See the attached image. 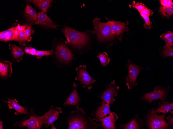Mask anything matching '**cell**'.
Masks as SVG:
<instances>
[{"instance_id": "2e32d148", "label": "cell", "mask_w": 173, "mask_h": 129, "mask_svg": "<svg viewBox=\"0 0 173 129\" xmlns=\"http://www.w3.org/2000/svg\"><path fill=\"white\" fill-rule=\"evenodd\" d=\"M74 89L70 93L68 97L64 101L63 106H74L77 108L79 107V103L81 100L77 90V84L75 82L73 83Z\"/></svg>"}, {"instance_id": "74e56055", "label": "cell", "mask_w": 173, "mask_h": 129, "mask_svg": "<svg viewBox=\"0 0 173 129\" xmlns=\"http://www.w3.org/2000/svg\"><path fill=\"white\" fill-rule=\"evenodd\" d=\"M140 15L144 19V18H145L147 16V15H146L143 14V13H140Z\"/></svg>"}, {"instance_id": "6da1fadb", "label": "cell", "mask_w": 173, "mask_h": 129, "mask_svg": "<svg viewBox=\"0 0 173 129\" xmlns=\"http://www.w3.org/2000/svg\"><path fill=\"white\" fill-rule=\"evenodd\" d=\"M68 116V129H96L102 126L101 124L96 123L87 116L82 108L70 112Z\"/></svg>"}, {"instance_id": "7a4b0ae2", "label": "cell", "mask_w": 173, "mask_h": 129, "mask_svg": "<svg viewBox=\"0 0 173 129\" xmlns=\"http://www.w3.org/2000/svg\"><path fill=\"white\" fill-rule=\"evenodd\" d=\"M156 112L154 108L147 109L142 119L148 129H171L173 128L164 119V114L160 115Z\"/></svg>"}, {"instance_id": "ac0fdd59", "label": "cell", "mask_w": 173, "mask_h": 129, "mask_svg": "<svg viewBox=\"0 0 173 129\" xmlns=\"http://www.w3.org/2000/svg\"><path fill=\"white\" fill-rule=\"evenodd\" d=\"M1 100L8 104V105L10 109H14L16 111L14 113L15 115H17L18 114H21L27 115L29 113L28 111L27 108L19 105L18 103V101L16 99H10L8 98L7 101L2 100Z\"/></svg>"}, {"instance_id": "83f0119b", "label": "cell", "mask_w": 173, "mask_h": 129, "mask_svg": "<svg viewBox=\"0 0 173 129\" xmlns=\"http://www.w3.org/2000/svg\"><path fill=\"white\" fill-rule=\"evenodd\" d=\"M97 57L99 58L102 65L105 66L109 62L110 58L106 52L99 53Z\"/></svg>"}, {"instance_id": "f546056e", "label": "cell", "mask_w": 173, "mask_h": 129, "mask_svg": "<svg viewBox=\"0 0 173 129\" xmlns=\"http://www.w3.org/2000/svg\"><path fill=\"white\" fill-rule=\"evenodd\" d=\"M34 31L33 28L31 25H27L25 32V35L27 42L31 40L32 39L31 35L33 33Z\"/></svg>"}, {"instance_id": "d590c367", "label": "cell", "mask_w": 173, "mask_h": 129, "mask_svg": "<svg viewBox=\"0 0 173 129\" xmlns=\"http://www.w3.org/2000/svg\"><path fill=\"white\" fill-rule=\"evenodd\" d=\"M165 44L170 46H173V36L164 39Z\"/></svg>"}, {"instance_id": "9a60e30c", "label": "cell", "mask_w": 173, "mask_h": 129, "mask_svg": "<svg viewBox=\"0 0 173 129\" xmlns=\"http://www.w3.org/2000/svg\"><path fill=\"white\" fill-rule=\"evenodd\" d=\"M130 121L125 124L119 125L121 129H145L143 126L145 125L142 119H141L137 114Z\"/></svg>"}, {"instance_id": "5b68a950", "label": "cell", "mask_w": 173, "mask_h": 129, "mask_svg": "<svg viewBox=\"0 0 173 129\" xmlns=\"http://www.w3.org/2000/svg\"><path fill=\"white\" fill-rule=\"evenodd\" d=\"M45 121L44 115L41 116L36 114L32 107L30 112L26 116L17 121L14 125L16 127H23L28 129H40Z\"/></svg>"}, {"instance_id": "3957f363", "label": "cell", "mask_w": 173, "mask_h": 129, "mask_svg": "<svg viewBox=\"0 0 173 129\" xmlns=\"http://www.w3.org/2000/svg\"><path fill=\"white\" fill-rule=\"evenodd\" d=\"M106 18L107 21L106 22H101L99 18H95L93 21L94 30L91 31L93 34L96 35L98 41L103 42L111 41L115 39L113 35L109 19L107 18Z\"/></svg>"}, {"instance_id": "f35d334b", "label": "cell", "mask_w": 173, "mask_h": 129, "mask_svg": "<svg viewBox=\"0 0 173 129\" xmlns=\"http://www.w3.org/2000/svg\"><path fill=\"white\" fill-rule=\"evenodd\" d=\"M3 121H0V129H3Z\"/></svg>"}, {"instance_id": "9c48e42d", "label": "cell", "mask_w": 173, "mask_h": 129, "mask_svg": "<svg viewBox=\"0 0 173 129\" xmlns=\"http://www.w3.org/2000/svg\"><path fill=\"white\" fill-rule=\"evenodd\" d=\"M119 88V86L116 85L114 80L110 84L106 86L105 89L98 96V97L102 101L109 104H112L115 101L114 97L117 96Z\"/></svg>"}, {"instance_id": "cb8c5ba5", "label": "cell", "mask_w": 173, "mask_h": 129, "mask_svg": "<svg viewBox=\"0 0 173 129\" xmlns=\"http://www.w3.org/2000/svg\"><path fill=\"white\" fill-rule=\"evenodd\" d=\"M24 12L25 16L28 21L34 23L36 21L37 14L35 10L31 6L27 4Z\"/></svg>"}, {"instance_id": "d6a6232c", "label": "cell", "mask_w": 173, "mask_h": 129, "mask_svg": "<svg viewBox=\"0 0 173 129\" xmlns=\"http://www.w3.org/2000/svg\"><path fill=\"white\" fill-rule=\"evenodd\" d=\"M160 2L161 5L165 7H169L173 5L171 0H160Z\"/></svg>"}, {"instance_id": "52a82bcc", "label": "cell", "mask_w": 173, "mask_h": 129, "mask_svg": "<svg viewBox=\"0 0 173 129\" xmlns=\"http://www.w3.org/2000/svg\"><path fill=\"white\" fill-rule=\"evenodd\" d=\"M128 74L126 76V84L129 89L134 88L137 85L136 80L140 72L144 68L128 59L126 65Z\"/></svg>"}, {"instance_id": "f1b7e54d", "label": "cell", "mask_w": 173, "mask_h": 129, "mask_svg": "<svg viewBox=\"0 0 173 129\" xmlns=\"http://www.w3.org/2000/svg\"><path fill=\"white\" fill-rule=\"evenodd\" d=\"M26 29L19 32L17 37L15 40L18 42L19 44L21 45L24 46L27 42L25 35Z\"/></svg>"}, {"instance_id": "8d00e7d4", "label": "cell", "mask_w": 173, "mask_h": 129, "mask_svg": "<svg viewBox=\"0 0 173 129\" xmlns=\"http://www.w3.org/2000/svg\"><path fill=\"white\" fill-rule=\"evenodd\" d=\"M173 114L170 115L169 114L168 116L167 117H165L167 120L168 121L167 122L169 123L171 125L173 126Z\"/></svg>"}, {"instance_id": "30bf717a", "label": "cell", "mask_w": 173, "mask_h": 129, "mask_svg": "<svg viewBox=\"0 0 173 129\" xmlns=\"http://www.w3.org/2000/svg\"><path fill=\"white\" fill-rule=\"evenodd\" d=\"M109 21L114 38L121 41L125 32L128 33L129 30L128 27V22H123L113 20L111 21L109 20Z\"/></svg>"}, {"instance_id": "5bb4252c", "label": "cell", "mask_w": 173, "mask_h": 129, "mask_svg": "<svg viewBox=\"0 0 173 129\" xmlns=\"http://www.w3.org/2000/svg\"><path fill=\"white\" fill-rule=\"evenodd\" d=\"M118 118V116L116 113L111 111L108 115L101 119L102 128L105 129H116V123Z\"/></svg>"}, {"instance_id": "4fadbf2b", "label": "cell", "mask_w": 173, "mask_h": 129, "mask_svg": "<svg viewBox=\"0 0 173 129\" xmlns=\"http://www.w3.org/2000/svg\"><path fill=\"white\" fill-rule=\"evenodd\" d=\"M110 104L105 102L102 101L97 106L96 108L91 113L93 120L99 122L100 119L108 115L111 113Z\"/></svg>"}, {"instance_id": "e575fe53", "label": "cell", "mask_w": 173, "mask_h": 129, "mask_svg": "<svg viewBox=\"0 0 173 129\" xmlns=\"http://www.w3.org/2000/svg\"><path fill=\"white\" fill-rule=\"evenodd\" d=\"M173 36V33L171 31H168L164 33H163L160 36L162 39L166 38L169 37Z\"/></svg>"}, {"instance_id": "7c38bea8", "label": "cell", "mask_w": 173, "mask_h": 129, "mask_svg": "<svg viewBox=\"0 0 173 129\" xmlns=\"http://www.w3.org/2000/svg\"><path fill=\"white\" fill-rule=\"evenodd\" d=\"M62 112V109L60 108L51 106L48 111L44 114L45 118L44 125L46 127L52 125L51 129H56L53 124L57 119L59 115Z\"/></svg>"}, {"instance_id": "8992f818", "label": "cell", "mask_w": 173, "mask_h": 129, "mask_svg": "<svg viewBox=\"0 0 173 129\" xmlns=\"http://www.w3.org/2000/svg\"><path fill=\"white\" fill-rule=\"evenodd\" d=\"M170 89V87L157 86L154 88V91L143 93L140 99L147 101L150 105L153 101L156 100L168 101L167 96Z\"/></svg>"}, {"instance_id": "ba28073f", "label": "cell", "mask_w": 173, "mask_h": 129, "mask_svg": "<svg viewBox=\"0 0 173 129\" xmlns=\"http://www.w3.org/2000/svg\"><path fill=\"white\" fill-rule=\"evenodd\" d=\"M87 67L85 65H80L76 68L77 75L75 80L80 82L83 88L90 89L92 88V85L96 81L89 74L88 71L86 70Z\"/></svg>"}, {"instance_id": "603a6c76", "label": "cell", "mask_w": 173, "mask_h": 129, "mask_svg": "<svg viewBox=\"0 0 173 129\" xmlns=\"http://www.w3.org/2000/svg\"><path fill=\"white\" fill-rule=\"evenodd\" d=\"M25 53L27 54L34 55L39 58H41L43 56L51 55L52 53V50H38L30 46L27 47Z\"/></svg>"}, {"instance_id": "484cf974", "label": "cell", "mask_w": 173, "mask_h": 129, "mask_svg": "<svg viewBox=\"0 0 173 129\" xmlns=\"http://www.w3.org/2000/svg\"><path fill=\"white\" fill-rule=\"evenodd\" d=\"M162 58H164L167 56H173V49L171 46L165 44L163 47L161 52Z\"/></svg>"}, {"instance_id": "836d02e7", "label": "cell", "mask_w": 173, "mask_h": 129, "mask_svg": "<svg viewBox=\"0 0 173 129\" xmlns=\"http://www.w3.org/2000/svg\"><path fill=\"white\" fill-rule=\"evenodd\" d=\"M145 23L143 24V26L145 28L147 29H150L151 28V25L152 22L150 21L149 17L147 16L144 19Z\"/></svg>"}, {"instance_id": "e0dca14e", "label": "cell", "mask_w": 173, "mask_h": 129, "mask_svg": "<svg viewBox=\"0 0 173 129\" xmlns=\"http://www.w3.org/2000/svg\"><path fill=\"white\" fill-rule=\"evenodd\" d=\"M35 24L42 25L46 27L57 29V25L55 24L53 21L44 12H39L37 14V19L34 23Z\"/></svg>"}, {"instance_id": "d6986e66", "label": "cell", "mask_w": 173, "mask_h": 129, "mask_svg": "<svg viewBox=\"0 0 173 129\" xmlns=\"http://www.w3.org/2000/svg\"><path fill=\"white\" fill-rule=\"evenodd\" d=\"M12 63L10 61H5L0 63V77L5 80L11 76L12 72Z\"/></svg>"}, {"instance_id": "4316f807", "label": "cell", "mask_w": 173, "mask_h": 129, "mask_svg": "<svg viewBox=\"0 0 173 129\" xmlns=\"http://www.w3.org/2000/svg\"><path fill=\"white\" fill-rule=\"evenodd\" d=\"M159 12L165 17L170 16L173 14V5L169 7H164L161 5L159 8Z\"/></svg>"}, {"instance_id": "d4e9b609", "label": "cell", "mask_w": 173, "mask_h": 129, "mask_svg": "<svg viewBox=\"0 0 173 129\" xmlns=\"http://www.w3.org/2000/svg\"><path fill=\"white\" fill-rule=\"evenodd\" d=\"M52 1L50 0H35L29 1H28L36 5L42 11L47 12V9L51 5Z\"/></svg>"}, {"instance_id": "277c9868", "label": "cell", "mask_w": 173, "mask_h": 129, "mask_svg": "<svg viewBox=\"0 0 173 129\" xmlns=\"http://www.w3.org/2000/svg\"><path fill=\"white\" fill-rule=\"evenodd\" d=\"M62 31L67 39V42L76 48H83L89 41V35L86 32H80L68 27H65Z\"/></svg>"}, {"instance_id": "44dd1931", "label": "cell", "mask_w": 173, "mask_h": 129, "mask_svg": "<svg viewBox=\"0 0 173 129\" xmlns=\"http://www.w3.org/2000/svg\"><path fill=\"white\" fill-rule=\"evenodd\" d=\"M16 28V27H14L1 32L0 40L4 42L9 41H15L16 39L15 33Z\"/></svg>"}, {"instance_id": "7402d4cb", "label": "cell", "mask_w": 173, "mask_h": 129, "mask_svg": "<svg viewBox=\"0 0 173 129\" xmlns=\"http://www.w3.org/2000/svg\"><path fill=\"white\" fill-rule=\"evenodd\" d=\"M9 46L13 57V61L19 62L21 60L24 53L22 48L12 44H10Z\"/></svg>"}, {"instance_id": "8fae6325", "label": "cell", "mask_w": 173, "mask_h": 129, "mask_svg": "<svg viewBox=\"0 0 173 129\" xmlns=\"http://www.w3.org/2000/svg\"><path fill=\"white\" fill-rule=\"evenodd\" d=\"M55 55L60 62L64 63H68L74 58L73 54L66 44H59L56 46Z\"/></svg>"}, {"instance_id": "ffe728a7", "label": "cell", "mask_w": 173, "mask_h": 129, "mask_svg": "<svg viewBox=\"0 0 173 129\" xmlns=\"http://www.w3.org/2000/svg\"><path fill=\"white\" fill-rule=\"evenodd\" d=\"M155 111L158 114H163L170 113L173 114V102L170 103L168 101H161L158 102V106L156 108H154Z\"/></svg>"}, {"instance_id": "1f68e13d", "label": "cell", "mask_w": 173, "mask_h": 129, "mask_svg": "<svg viewBox=\"0 0 173 129\" xmlns=\"http://www.w3.org/2000/svg\"><path fill=\"white\" fill-rule=\"evenodd\" d=\"M138 11L140 13L144 14L148 16H152L153 14V12L151 10L149 9L146 7L143 9L138 10Z\"/></svg>"}, {"instance_id": "4dcf8cb0", "label": "cell", "mask_w": 173, "mask_h": 129, "mask_svg": "<svg viewBox=\"0 0 173 129\" xmlns=\"http://www.w3.org/2000/svg\"><path fill=\"white\" fill-rule=\"evenodd\" d=\"M129 7L130 8H134L138 10H140L146 7L145 4L142 3L136 2L134 1L131 4L129 5Z\"/></svg>"}]
</instances>
